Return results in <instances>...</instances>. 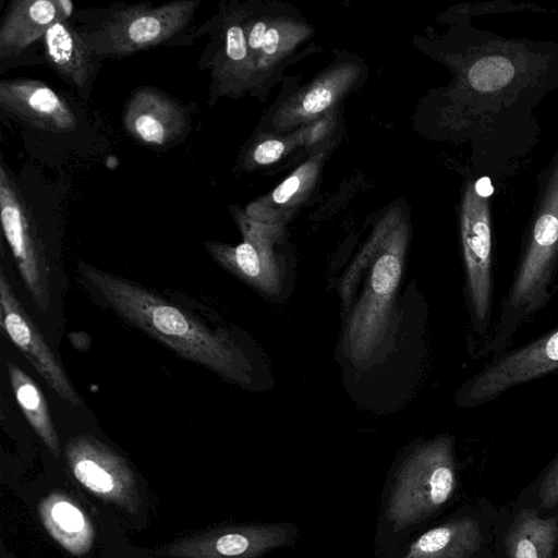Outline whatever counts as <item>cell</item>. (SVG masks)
Here are the masks:
<instances>
[{
	"instance_id": "obj_11",
	"label": "cell",
	"mask_w": 558,
	"mask_h": 558,
	"mask_svg": "<svg viewBox=\"0 0 558 558\" xmlns=\"http://www.w3.org/2000/svg\"><path fill=\"white\" fill-rule=\"evenodd\" d=\"M361 74L360 63L342 61L332 64L275 110L270 119L272 129L277 133L288 132L332 113L336 105L353 88Z\"/></svg>"
},
{
	"instance_id": "obj_24",
	"label": "cell",
	"mask_w": 558,
	"mask_h": 558,
	"mask_svg": "<svg viewBox=\"0 0 558 558\" xmlns=\"http://www.w3.org/2000/svg\"><path fill=\"white\" fill-rule=\"evenodd\" d=\"M538 499L542 509H549L558 505V457L543 477Z\"/></svg>"
},
{
	"instance_id": "obj_6",
	"label": "cell",
	"mask_w": 558,
	"mask_h": 558,
	"mask_svg": "<svg viewBox=\"0 0 558 558\" xmlns=\"http://www.w3.org/2000/svg\"><path fill=\"white\" fill-rule=\"evenodd\" d=\"M241 231L236 245L209 241L205 247L213 258L260 293L276 296L282 290L283 262L276 246L283 241V225L267 223L232 210Z\"/></svg>"
},
{
	"instance_id": "obj_20",
	"label": "cell",
	"mask_w": 558,
	"mask_h": 558,
	"mask_svg": "<svg viewBox=\"0 0 558 558\" xmlns=\"http://www.w3.org/2000/svg\"><path fill=\"white\" fill-rule=\"evenodd\" d=\"M43 522L49 533L69 551L86 553L93 542V530L83 512L69 500L53 496L40 506Z\"/></svg>"
},
{
	"instance_id": "obj_9",
	"label": "cell",
	"mask_w": 558,
	"mask_h": 558,
	"mask_svg": "<svg viewBox=\"0 0 558 558\" xmlns=\"http://www.w3.org/2000/svg\"><path fill=\"white\" fill-rule=\"evenodd\" d=\"M208 26L213 28V39L199 63L201 69L210 71L213 100L247 93L257 95L243 28L242 3L233 1L220 7Z\"/></svg>"
},
{
	"instance_id": "obj_2",
	"label": "cell",
	"mask_w": 558,
	"mask_h": 558,
	"mask_svg": "<svg viewBox=\"0 0 558 558\" xmlns=\"http://www.w3.org/2000/svg\"><path fill=\"white\" fill-rule=\"evenodd\" d=\"M458 486L454 439L441 435L399 454L385 478L374 531L379 558L392 556L448 506Z\"/></svg>"
},
{
	"instance_id": "obj_21",
	"label": "cell",
	"mask_w": 558,
	"mask_h": 558,
	"mask_svg": "<svg viewBox=\"0 0 558 558\" xmlns=\"http://www.w3.org/2000/svg\"><path fill=\"white\" fill-rule=\"evenodd\" d=\"M7 367L13 393L24 416L51 452L58 457L59 439L43 391L17 364L9 361Z\"/></svg>"
},
{
	"instance_id": "obj_10",
	"label": "cell",
	"mask_w": 558,
	"mask_h": 558,
	"mask_svg": "<svg viewBox=\"0 0 558 558\" xmlns=\"http://www.w3.org/2000/svg\"><path fill=\"white\" fill-rule=\"evenodd\" d=\"M0 323L7 336L47 385L71 405H78L80 396L37 325L21 304L3 270L0 271Z\"/></svg>"
},
{
	"instance_id": "obj_4",
	"label": "cell",
	"mask_w": 558,
	"mask_h": 558,
	"mask_svg": "<svg viewBox=\"0 0 558 558\" xmlns=\"http://www.w3.org/2000/svg\"><path fill=\"white\" fill-rule=\"evenodd\" d=\"M201 3L178 0L157 7L122 4L82 34L99 59L123 58L172 41L192 22Z\"/></svg>"
},
{
	"instance_id": "obj_22",
	"label": "cell",
	"mask_w": 558,
	"mask_h": 558,
	"mask_svg": "<svg viewBox=\"0 0 558 558\" xmlns=\"http://www.w3.org/2000/svg\"><path fill=\"white\" fill-rule=\"evenodd\" d=\"M300 145H306L304 126L284 136L266 134L254 141L244 155L242 166L253 170L274 165Z\"/></svg>"
},
{
	"instance_id": "obj_5",
	"label": "cell",
	"mask_w": 558,
	"mask_h": 558,
	"mask_svg": "<svg viewBox=\"0 0 558 558\" xmlns=\"http://www.w3.org/2000/svg\"><path fill=\"white\" fill-rule=\"evenodd\" d=\"M242 19L258 95L301 56V47L310 41L313 27L292 9L258 1L242 3Z\"/></svg>"
},
{
	"instance_id": "obj_8",
	"label": "cell",
	"mask_w": 558,
	"mask_h": 558,
	"mask_svg": "<svg viewBox=\"0 0 558 558\" xmlns=\"http://www.w3.org/2000/svg\"><path fill=\"white\" fill-rule=\"evenodd\" d=\"M0 218L3 234L24 284L38 310L50 304V269L35 220L5 166L0 167Z\"/></svg>"
},
{
	"instance_id": "obj_19",
	"label": "cell",
	"mask_w": 558,
	"mask_h": 558,
	"mask_svg": "<svg viewBox=\"0 0 558 558\" xmlns=\"http://www.w3.org/2000/svg\"><path fill=\"white\" fill-rule=\"evenodd\" d=\"M558 542V517L541 518L533 508L518 512L505 547L508 558H551Z\"/></svg>"
},
{
	"instance_id": "obj_7",
	"label": "cell",
	"mask_w": 558,
	"mask_h": 558,
	"mask_svg": "<svg viewBox=\"0 0 558 558\" xmlns=\"http://www.w3.org/2000/svg\"><path fill=\"white\" fill-rule=\"evenodd\" d=\"M558 369V327L506 353L493 357L460 389L458 401L476 407L519 385Z\"/></svg>"
},
{
	"instance_id": "obj_18",
	"label": "cell",
	"mask_w": 558,
	"mask_h": 558,
	"mask_svg": "<svg viewBox=\"0 0 558 558\" xmlns=\"http://www.w3.org/2000/svg\"><path fill=\"white\" fill-rule=\"evenodd\" d=\"M327 148L325 146L317 150L269 194L250 203L244 209L245 214L258 221L284 226L314 190Z\"/></svg>"
},
{
	"instance_id": "obj_23",
	"label": "cell",
	"mask_w": 558,
	"mask_h": 558,
	"mask_svg": "<svg viewBox=\"0 0 558 558\" xmlns=\"http://www.w3.org/2000/svg\"><path fill=\"white\" fill-rule=\"evenodd\" d=\"M513 74L512 66L504 58H486L470 70L472 86L480 90H493L507 84Z\"/></svg>"
},
{
	"instance_id": "obj_15",
	"label": "cell",
	"mask_w": 558,
	"mask_h": 558,
	"mask_svg": "<svg viewBox=\"0 0 558 558\" xmlns=\"http://www.w3.org/2000/svg\"><path fill=\"white\" fill-rule=\"evenodd\" d=\"M72 3L65 0H14L0 26V59L22 53L41 39L56 22L68 20Z\"/></svg>"
},
{
	"instance_id": "obj_12",
	"label": "cell",
	"mask_w": 558,
	"mask_h": 558,
	"mask_svg": "<svg viewBox=\"0 0 558 558\" xmlns=\"http://www.w3.org/2000/svg\"><path fill=\"white\" fill-rule=\"evenodd\" d=\"M190 124L191 113L186 106L151 87L136 89L125 106L123 125L126 132L151 148L174 145L185 136Z\"/></svg>"
},
{
	"instance_id": "obj_14",
	"label": "cell",
	"mask_w": 558,
	"mask_h": 558,
	"mask_svg": "<svg viewBox=\"0 0 558 558\" xmlns=\"http://www.w3.org/2000/svg\"><path fill=\"white\" fill-rule=\"evenodd\" d=\"M482 544L480 521L462 514L428 525L388 558H475Z\"/></svg>"
},
{
	"instance_id": "obj_16",
	"label": "cell",
	"mask_w": 558,
	"mask_h": 558,
	"mask_svg": "<svg viewBox=\"0 0 558 558\" xmlns=\"http://www.w3.org/2000/svg\"><path fill=\"white\" fill-rule=\"evenodd\" d=\"M41 40L50 68L84 97H88L100 59L82 32L68 20H60L49 27Z\"/></svg>"
},
{
	"instance_id": "obj_1",
	"label": "cell",
	"mask_w": 558,
	"mask_h": 558,
	"mask_svg": "<svg viewBox=\"0 0 558 558\" xmlns=\"http://www.w3.org/2000/svg\"><path fill=\"white\" fill-rule=\"evenodd\" d=\"M80 271L98 300L125 322L185 360L228 380L248 383L247 361L223 331L209 328L187 312L133 281L89 265H82Z\"/></svg>"
},
{
	"instance_id": "obj_17",
	"label": "cell",
	"mask_w": 558,
	"mask_h": 558,
	"mask_svg": "<svg viewBox=\"0 0 558 558\" xmlns=\"http://www.w3.org/2000/svg\"><path fill=\"white\" fill-rule=\"evenodd\" d=\"M66 457L76 480L98 495L117 498L131 484L124 461L90 436L72 438Z\"/></svg>"
},
{
	"instance_id": "obj_3",
	"label": "cell",
	"mask_w": 558,
	"mask_h": 558,
	"mask_svg": "<svg viewBox=\"0 0 558 558\" xmlns=\"http://www.w3.org/2000/svg\"><path fill=\"white\" fill-rule=\"evenodd\" d=\"M408 239L405 218L390 211L353 263L367 271L360 295L349 305L343 332L344 355L357 368L369 365L387 339Z\"/></svg>"
},
{
	"instance_id": "obj_13",
	"label": "cell",
	"mask_w": 558,
	"mask_h": 558,
	"mask_svg": "<svg viewBox=\"0 0 558 558\" xmlns=\"http://www.w3.org/2000/svg\"><path fill=\"white\" fill-rule=\"evenodd\" d=\"M0 106L4 111L43 131L71 133L77 129V119L70 105L39 81L2 80Z\"/></svg>"
},
{
	"instance_id": "obj_25",
	"label": "cell",
	"mask_w": 558,
	"mask_h": 558,
	"mask_svg": "<svg viewBox=\"0 0 558 558\" xmlns=\"http://www.w3.org/2000/svg\"><path fill=\"white\" fill-rule=\"evenodd\" d=\"M475 191L481 197H487L493 194L494 189L490 180L486 177L480 179L475 184Z\"/></svg>"
}]
</instances>
